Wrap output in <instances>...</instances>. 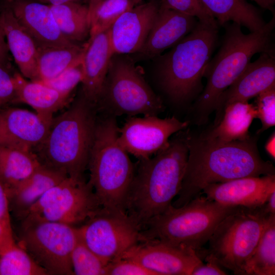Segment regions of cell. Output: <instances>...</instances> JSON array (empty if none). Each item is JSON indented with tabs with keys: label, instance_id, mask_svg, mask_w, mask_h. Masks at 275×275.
<instances>
[{
	"label": "cell",
	"instance_id": "6da1fadb",
	"mask_svg": "<svg viewBox=\"0 0 275 275\" xmlns=\"http://www.w3.org/2000/svg\"><path fill=\"white\" fill-rule=\"evenodd\" d=\"M188 156L178 198L181 207L201 196L209 184L250 176L275 175L273 165L261 157L256 137L222 142L189 132Z\"/></svg>",
	"mask_w": 275,
	"mask_h": 275
},
{
	"label": "cell",
	"instance_id": "7a4b0ae2",
	"mask_svg": "<svg viewBox=\"0 0 275 275\" xmlns=\"http://www.w3.org/2000/svg\"><path fill=\"white\" fill-rule=\"evenodd\" d=\"M189 130L174 134L154 156L139 160L126 202V212L142 228L172 205L182 185L188 156Z\"/></svg>",
	"mask_w": 275,
	"mask_h": 275
},
{
	"label": "cell",
	"instance_id": "3957f363",
	"mask_svg": "<svg viewBox=\"0 0 275 275\" xmlns=\"http://www.w3.org/2000/svg\"><path fill=\"white\" fill-rule=\"evenodd\" d=\"M97 112V105L81 93L67 111L53 118L45 138L32 150L41 164L68 177L84 179Z\"/></svg>",
	"mask_w": 275,
	"mask_h": 275
},
{
	"label": "cell",
	"instance_id": "277c9868",
	"mask_svg": "<svg viewBox=\"0 0 275 275\" xmlns=\"http://www.w3.org/2000/svg\"><path fill=\"white\" fill-rule=\"evenodd\" d=\"M274 25L273 17L260 31L248 34L236 23L223 25L225 33L222 45L206 66L204 76L207 84L194 105L197 123L207 121L221 94L241 74L255 54L273 50L271 37Z\"/></svg>",
	"mask_w": 275,
	"mask_h": 275
},
{
	"label": "cell",
	"instance_id": "5b68a950",
	"mask_svg": "<svg viewBox=\"0 0 275 275\" xmlns=\"http://www.w3.org/2000/svg\"><path fill=\"white\" fill-rule=\"evenodd\" d=\"M119 127L116 117L97 119L90 151L88 182L101 208L126 212V202L135 167L118 140Z\"/></svg>",
	"mask_w": 275,
	"mask_h": 275
},
{
	"label": "cell",
	"instance_id": "8992f818",
	"mask_svg": "<svg viewBox=\"0 0 275 275\" xmlns=\"http://www.w3.org/2000/svg\"><path fill=\"white\" fill-rule=\"evenodd\" d=\"M241 207L223 205L202 195L181 207L172 204L144 224L140 241L158 240L198 253L219 224Z\"/></svg>",
	"mask_w": 275,
	"mask_h": 275
},
{
	"label": "cell",
	"instance_id": "52a82bcc",
	"mask_svg": "<svg viewBox=\"0 0 275 275\" xmlns=\"http://www.w3.org/2000/svg\"><path fill=\"white\" fill-rule=\"evenodd\" d=\"M218 39V24L198 21L194 29L160 58V84L174 101H185L202 88V78Z\"/></svg>",
	"mask_w": 275,
	"mask_h": 275
},
{
	"label": "cell",
	"instance_id": "ba28073f",
	"mask_svg": "<svg viewBox=\"0 0 275 275\" xmlns=\"http://www.w3.org/2000/svg\"><path fill=\"white\" fill-rule=\"evenodd\" d=\"M96 105L98 111H105L115 117L157 116L164 109L162 100L133 60L122 54L112 56Z\"/></svg>",
	"mask_w": 275,
	"mask_h": 275
},
{
	"label": "cell",
	"instance_id": "9c48e42d",
	"mask_svg": "<svg viewBox=\"0 0 275 275\" xmlns=\"http://www.w3.org/2000/svg\"><path fill=\"white\" fill-rule=\"evenodd\" d=\"M272 215L263 205L241 207L217 226L208 242L207 253L222 267L234 274L243 275L244 266Z\"/></svg>",
	"mask_w": 275,
	"mask_h": 275
},
{
	"label": "cell",
	"instance_id": "30bf717a",
	"mask_svg": "<svg viewBox=\"0 0 275 275\" xmlns=\"http://www.w3.org/2000/svg\"><path fill=\"white\" fill-rule=\"evenodd\" d=\"M21 221L20 246L48 274H73L71 256L78 240L77 228L53 222Z\"/></svg>",
	"mask_w": 275,
	"mask_h": 275
},
{
	"label": "cell",
	"instance_id": "8fae6325",
	"mask_svg": "<svg viewBox=\"0 0 275 275\" xmlns=\"http://www.w3.org/2000/svg\"><path fill=\"white\" fill-rule=\"evenodd\" d=\"M101 206L84 179L67 177L46 191L21 220L33 219L73 226L86 222Z\"/></svg>",
	"mask_w": 275,
	"mask_h": 275
},
{
	"label": "cell",
	"instance_id": "7c38bea8",
	"mask_svg": "<svg viewBox=\"0 0 275 275\" xmlns=\"http://www.w3.org/2000/svg\"><path fill=\"white\" fill-rule=\"evenodd\" d=\"M141 230L127 213L102 208L77 228L79 239L106 264L139 243Z\"/></svg>",
	"mask_w": 275,
	"mask_h": 275
},
{
	"label": "cell",
	"instance_id": "4fadbf2b",
	"mask_svg": "<svg viewBox=\"0 0 275 275\" xmlns=\"http://www.w3.org/2000/svg\"><path fill=\"white\" fill-rule=\"evenodd\" d=\"M188 123L174 117L164 119L153 115L129 117L119 128V142L128 153L139 160L146 159L166 146L170 138L186 129Z\"/></svg>",
	"mask_w": 275,
	"mask_h": 275
},
{
	"label": "cell",
	"instance_id": "5bb4252c",
	"mask_svg": "<svg viewBox=\"0 0 275 275\" xmlns=\"http://www.w3.org/2000/svg\"><path fill=\"white\" fill-rule=\"evenodd\" d=\"M121 258L134 260L155 275H191L194 269L203 263L192 249L158 240L140 241Z\"/></svg>",
	"mask_w": 275,
	"mask_h": 275
},
{
	"label": "cell",
	"instance_id": "9a60e30c",
	"mask_svg": "<svg viewBox=\"0 0 275 275\" xmlns=\"http://www.w3.org/2000/svg\"><path fill=\"white\" fill-rule=\"evenodd\" d=\"M275 87V58L273 50L261 53L250 62L238 78L221 94L215 108L214 125L222 118L226 107L236 101L250 99Z\"/></svg>",
	"mask_w": 275,
	"mask_h": 275
},
{
	"label": "cell",
	"instance_id": "2e32d148",
	"mask_svg": "<svg viewBox=\"0 0 275 275\" xmlns=\"http://www.w3.org/2000/svg\"><path fill=\"white\" fill-rule=\"evenodd\" d=\"M52 118L20 108L0 111V145L32 151L45 138Z\"/></svg>",
	"mask_w": 275,
	"mask_h": 275
},
{
	"label": "cell",
	"instance_id": "e0dca14e",
	"mask_svg": "<svg viewBox=\"0 0 275 275\" xmlns=\"http://www.w3.org/2000/svg\"><path fill=\"white\" fill-rule=\"evenodd\" d=\"M159 6L153 1L142 3L123 13L109 28L114 54L138 53L152 27Z\"/></svg>",
	"mask_w": 275,
	"mask_h": 275
},
{
	"label": "cell",
	"instance_id": "ac0fdd59",
	"mask_svg": "<svg viewBox=\"0 0 275 275\" xmlns=\"http://www.w3.org/2000/svg\"><path fill=\"white\" fill-rule=\"evenodd\" d=\"M275 190V175L242 177L211 184L201 195L222 204L250 208L262 206Z\"/></svg>",
	"mask_w": 275,
	"mask_h": 275
},
{
	"label": "cell",
	"instance_id": "d6986e66",
	"mask_svg": "<svg viewBox=\"0 0 275 275\" xmlns=\"http://www.w3.org/2000/svg\"><path fill=\"white\" fill-rule=\"evenodd\" d=\"M197 22L195 17L159 6L146 40L138 53L147 59L160 55L188 35Z\"/></svg>",
	"mask_w": 275,
	"mask_h": 275
},
{
	"label": "cell",
	"instance_id": "ffe728a7",
	"mask_svg": "<svg viewBox=\"0 0 275 275\" xmlns=\"http://www.w3.org/2000/svg\"><path fill=\"white\" fill-rule=\"evenodd\" d=\"M10 8L38 47L75 43L66 39L61 33L49 5L28 0H17Z\"/></svg>",
	"mask_w": 275,
	"mask_h": 275
},
{
	"label": "cell",
	"instance_id": "44dd1931",
	"mask_svg": "<svg viewBox=\"0 0 275 275\" xmlns=\"http://www.w3.org/2000/svg\"><path fill=\"white\" fill-rule=\"evenodd\" d=\"M114 54L109 29L89 37L82 60L81 93L88 100L96 105Z\"/></svg>",
	"mask_w": 275,
	"mask_h": 275
},
{
	"label": "cell",
	"instance_id": "7402d4cb",
	"mask_svg": "<svg viewBox=\"0 0 275 275\" xmlns=\"http://www.w3.org/2000/svg\"><path fill=\"white\" fill-rule=\"evenodd\" d=\"M0 28L21 75L31 80H37L38 46L18 22L11 8L5 9L0 14Z\"/></svg>",
	"mask_w": 275,
	"mask_h": 275
},
{
	"label": "cell",
	"instance_id": "603a6c76",
	"mask_svg": "<svg viewBox=\"0 0 275 275\" xmlns=\"http://www.w3.org/2000/svg\"><path fill=\"white\" fill-rule=\"evenodd\" d=\"M67 177L41 164L26 178L7 191L9 208L21 219L46 191Z\"/></svg>",
	"mask_w": 275,
	"mask_h": 275
},
{
	"label": "cell",
	"instance_id": "cb8c5ba5",
	"mask_svg": "<svg viewBox=\"0 0 275 275\" xmlns=\"http://www.w3.org/2000/svg\"><path fill=\"white\" fill-rule=\"evenodd\" d=\"M257 112L255 105L248 101H236L228 105L221 120L209 130L201 133L213 141L228 142L250 138L249 128Z\"/></svg>",
	"mask_w": 275,
	"mask_h": 275
},
{
	"label": "cell",
	"instance_id": "d4e9b609",
	"mask_svg": "<svg viewBox=\"0 0 275 275\" xmlns=\"http://www.w3.org/2000/svg\"><path fill=\"white\" fill-rule=\"evenodd\" d=\"M15 100L25 103L37 113L52 116L67 103L69 97L64 96L39 80L28 81L19 73L13 75Z\"/></svg>",
	"mask_w": 275,
	"mask_h": 275
},
{
	"label": "cell",
	"instance_id": "484cf974",
	"mask_svg": "<svg viewBox=\"0 0 275 275\" xmlns=\"http://www.w3.org/2000/svg\"><path fill=\"white\" fill-rule=\"evenodd\" d=\"M201 1L219 25L232 21L254 32L262 30L266 23L258 9L245 0Z\"/></svg>",
	"mask_w": 275,
	"mask_h": 275
},
{
	"label": "cell",
	"instance_id": "4316f807",
	"mask_svg": "<svg viewBox=\"0 0 275 275\" xmlns=\"http://www.w3.org/2000/svg\"><path fill=\"white\" fill-rule=\"evenodd\" d=\"M86 43L79 45L38 47L37 69L38 79H51L82 60Z\"/></svg>",
	"mask_w": 275,
	"mask_h": 275
},
{
	"label": "cell",
	"instance_id": "83f0119b",
	"mask_svg": "<svg viewBox=\"0 0 275 275\" xmlns=\"http://www.w3.org/2000/svg\"><path fill=\"white\" fill-rule=\"evenodd\" d=\"M41 165L32 151L0 145V178L7 191L26 178Z\"/></svg>",
	"mask_w": 275,
	"mask_h": 275
},
{
	"label": "cell",
	"instance_id": "f1b7e54d",
	"mask_svg": "<svg viewBox=\"0 0 275 275\" xmlns=\"http://www.w3.org/2000/svg\"><path fill=\"white\" fill-rule=\"evenodd\" d=\"M49 5L61 33L66 39L77 43L89 36L90 22L87 5L79 3Z\"/></svg>",
	"mask_w": 275,
	"mask_h": 275
},
{
	"label": "cell",
	"instance_id": "f546056e",
	"mask_svg": "<svg viewBox=\"0 0 275 275\" xmlns=\"http://www.w3.org/2000/svg\"><path fill=\"white\" fill-rule=\"evenodd\" d=\"M274 274L275 214H272L244 266L243 275Z\"/></svg>",
	"mask_w": 275,
	"mask_h": 275
},
{
	"label": "cell",
	"instance_id": "4dcf8cb0",
	"mask_svg": "<svg viewBox=\"0 0 275 275\" xmlns=\"http://www.w3.org/2000/svg\"><path fill=\"white\" fill-rule=\"evenodd\" d=\"M0 275H48L20 246L16 244L0 255Z\"/></svg>",
	"mask_w": 275,
	"mask_h": 275
},
{
	"label": "cell",
	"instance_id": "1f68e13d",
	"mask_svg": "<svg viewBox=\"0 0 275 275\" xmlns=\"http://www.w3.org/2000/svg\"><path fill=\"white\" fill-rule=\"evenodd\" d=\"M143 2V0H104L91 18L89 37L108 30L123 13Z\"/></svg>",
	"mask_w": 275,
	"mask_h": 275
},
{
	"label": "cell",
	"instance_id": "d6a6232c",
	"mask_svg": "<svg viewBox=\"0 0 275 275\" xmlns=\"http://www.w3.org/2000/svg\"><path fill=\"white\" fill-rule=\"evenodd\" d=\"M73 274L105 275L107 264L78 238L71 256Z\"/></svg>",
	"mask_w": 275,
	"mask_h": 275
},
{
	"label": "cell",
	"instance_id": "836d02e7",
	"mask_svg": "<svg viewBox=\"0 0 275 275\" xmlns=\"http://www.w3.org/2000/svg\"><path fill=\"white\" fill-rule=\"evenodd\" d=\"M82 60L53 78L39 81L60 94L69 97L71 92L82 81L83 78Z\"/></svg>",
	"mask_w": 275,
	"mask_h": 275
},
{
	"label": "cell",
	"instance_id": "e575fe53",
	"mask_svg": "<svg viewBox=\"0 0 275 275\" xmlns=\"http://www.w3.org/2000/svg\"><path fill=\"white\" fill-rule=\"evenodd\" d=\"M257 118L261 121V133L275 125V87L269 89L256 97Z\"/></svg>",
	"mask_w": 275,
	"mask_h": 275
},
{
	"label": "cell",
	"instance_id": "d590c367",
	"mask_svg": "<svg viewBox=\"0 0 275 275\" xmlns=\"http://www.w3.org/2000/svg\"><path fill=\"white\" fill-rule=\"evenodd\" d=\"M161 6L193 16L199 21L217 23L201 0H160Z\"/></svg>",
	"mask_w": 275,
	"mask_h": 275
},
{
	"label": "cell",
	"instance_id": "8d00e7d4",
	"mask_svg": "<svg viewBox=\"0 0 275 275\" xmlns=\"http://www.w3.org/2000/svg\"><path fill=\"white\" fill-rule=\"evenodd\" d=\"M105 275L155 274L134 260L120 257L107 264Z\"/></svg>",
	"mask_w": 275,
	"mask_h": 275
},
{
	"label": "cell",
	"instance_id": "74e56055",
	"mask_svg": "<svg viewBox=\"0 0 275 275\" xmlns=\"http://www.w3.org/2000/svg\"><path fill=\"white\" fill-rule=\"evenodd\" d=\"M16 93L13 76L0 65V105L15 100Z\"/></svg>",
	"mask_w": 275,
	"mask_h": 275
},
{
	"label": "cell",
	"instance_id": "f35d334b",
	"mask_svg": "<svg viewBox=\"0 0 275 275\" xmlns=\"http://www.w3.org/2000/svg\"><path fill=\"white\" fill-rule=\"evenodd\" d=\"M205 260L206 263H203L196 267L191 275H225L227 274L211 254L207 253Z\"/></svg>",
	"mask_w": 275,
	"mask_h": 275
},
{
	"label": "cell",
	"instance_id": "ab89813d",
	"mask_svg": "<svg viewBox=\"0 0 275 275\" xmlns=\"http://www.w3.org/2000/svg\"><path fill=\"white\" fill-rule=\"evenodd\" d=\"M9 212L7 189L0 178V221L7 228L12 229Z\"/></svg>",
	"mask_w": 275,
	"mask_h": 275
},
{
	"label": "cell",
	"instance_id": "60d3db41",
	"mask_svg": "<svg viewBox=\"0 0 275 275\" xmlns=\"http://www.w3.org/2000/svg\"><path fill=\"white\" fill-rule=\"evenodd\" d=\"M15 244L12 231L0 221V255Z\"/></svg>",
	"mask_w": 275,
	"mask_h": 275
},
{
	"label": "cell",
	"instance_id": "b9f144b4",
	"mask_svg": "<svg viewBox=\"0 0 275 275\" xmlns=\"http://www.w3.org/2000/svg\"><path fill=\"white\" fill-rule=\"evenodd\" d=\"M9 51L4 34L0 28V65L4 66L8 57Z\"/></svg>",
	"mask_w": 275,
	"mask_h": 275
},
{
	"label": "cell",
	"instance_id": "7bdbcfd3",
	"mask_svg": "<svg viewBox=\"0 0 275 275\" xmlns=\"http://www.w3.org/2000/svg\"><path fill=\"white\" fill-rule=\"evenodd\" d=\"M263 206L269 214H275V190L269 195Z\"/></svg>",
	"mask_w": 275,
	"mask_h": 275
},
{
	"label": "cell",
	"instance_id": "ee69618b",
	"mask_svg": "<svg viewBox=\"0 0 275 275\" xmlns=\"http://www.w3.org/2000/svg\"><path fill=\"white\" fill-rule=\"evenodd\" d=\"M275 134L273 132L269 137L265 145L267 153L273 159L275 158Z\"/></svg>",
	"mask_w": 275,
	"mask_h": 275
},
{
	"label": "cell",
	"instance_id": "f6af8a7d",
	"mask_svg": "<svg viewBox=\"0 0 275 275\" xmlns=\"http://www.w3.org/2000/svg\"><path fill=\"white\" fill-rule=\"evenodd\" d=\"M88 2L90 22L95 11L104 0H86Z\"/></svg>",
	"mask_w": 275,
	"mask_h": 275
},
{
	"label": "cell",
	"instance_id": "bcb514c9",
	"mask_svg": "<svg viewBox=\"0 0 275 275\" xmlns=\"http://www.w3.org/2000/svg\"><path fill=\"white\" fill-rule=\"evenodd\" d=\"M263 9L274 11L275 0H253Z\"/></svg>",
	"mask_w": 275,
	"mask_h": 275
},
{
	"label": "cell",
	"instance_id": "7dc6e473",
	"mask_svg": "<svg viewBox=\"0 0 275 275\" xmlns=\"http://www.w3.org/2000/svg\"><path fill=\"white\" fill-rule=\"evenodd\" d=\"M42 2H47L50 5H60L68 3H81L82 0H38Z\"/></svg>",
	"mask_w": 275,
	"mask_h": 275
}]
</instances>
